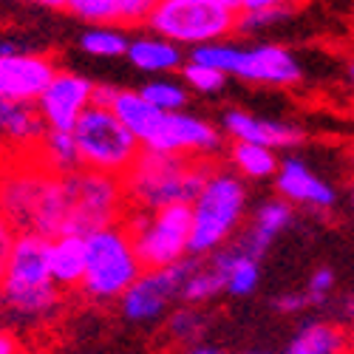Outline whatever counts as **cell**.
I'll return each instance as SVG.
<instances>
[{
	"label": "cell",
	"mask_w": 354,
	"mask_h": 354,
	"mask_svg": "<svg viewBox=\"0 0 354 354\" xmlns=\"http://www.w3.org/2000/svg\"><path fill=\"white\" fill-rule=\"evenodd\" d=\"M0 210L17 232H40L54 239L63 232L66 221L63 176L43 167L35 153L15 159L0 170Z\"/></svg>",
	"instance_id": "obj_1"
},
{
	"label": "cell",
	"mask_w": 354,
	"mask_h": 354,
	"mask_svg": "<svg viewBox=\"0 0 354 354\" xmlns=\"http://www.w3.org/2000/svg\"><path fill=\"white\" fill-rule=\"evenodd\" d=\"M216 159H193L142 147L133 165L122 173L131 210H159L167 204H190L213 173Z\"/></svg>",
	"instance_id": "obj_2"
},
{
	"label": "cell",
	"mask_w": 354,
	"mask_h": 354,
	"mask_svg": "<svg viewBox=\"0 0 354 354\" xmlns=\"http://www.w3.org/2000/svg\"><path fill=\"white\" fill-rule=\"evenodd\" d=\"M9 309L28 323L46 320L60 306V286L48 270V239L40 232H17L0 281Z\"/></svg>",
	"instance_id": "obj_3"
},
{
	"label": "cell",
	"mask_w": 354,
	"mask_h": 354,
	"mask_svg": "<svg viewBox=\"0 0 354 354\" xmlns=\"http://www.w3.org/2000/svg\"><path fill=\"white\" fill-rule=\"evenodd\" d=\"M247 187L239 173L221 165L190 201V255H210L221 250L244 221Z\"/></svg>",
	"instance_id": "obj_4"
},
{
	"label": "cell",
	"mask_w": 354,
	"mask_h": 354,
	"mask_svg": "<svg viewBox=\"0 0 354 354\" xmlns=\"http://www.w3.org/2000/svg\"><path fill=\"white\" fill-rule=\"evenodd\" d=\"M142 270L145 267L122 221L85 232V275L80 289L91 301L122 298V292L136 281Z\"/></svg>",
	"instance_id": "obj_5"
},
{
	"label": "cell",
	"mask_w": 354,
	"mask_h": 354,
	"mask_svg": "<svg viewBox=\"0 0 354 354\" xmlns=\"http://www.w3.org/2000/svg\"><path fill=\"white\" fill-rule=\"evenodd\" d=\"M187 60L207 63L227 77H239L244 82L255 85H272V88H289L301 82L304 71L295 54L278 43H258V46H235L230 40L204 43L190 51Z\"/></svg>",
	"instance_id": "obj_6"
},
{
	"label": "cell",
	"mask_w": 354,
	"mask_h": 354,
	"mask_svg": "<svg viewBox=\"0 0 354 354\" xmlns=\"http://www.w3.org/2000/svg\"><path fill=\"white\" fill-rule=\"evenodd\" d=\"M66 221L63 232H91L108 224H120L128 216V198L122 176L77 167L63 176Z\"/></svg>",
	"instance_id": "obj_7"
},
{
	"label": "cell",
	"mask_w": 354,
	"mask_h": 354,
	"mask_svg": "<svg viewBox=\"0 0 354 354\" xmlns=\"http://www.w3.org/2000/svg\"><path fill=\"white\" fill-rule=\"evenodd\" d=\"M145 26L176 46L196 48L230 40L239 32V9H230L218 0H156Z\"/></svg>",
	"instance_id": "obj_8"
},
{
	"label": "cell",
	"mask_w": 354,
	"mask_h": 354,
	"mask_svg": "<svg viewBox=\"0 0 354 354\" xmlns=\"http://www.w3.org/2000/svg\"><path fill=\"white\" fill-rule=\"evenodd\" d=\"M71 133L77 142L80 167H88V170L122 176L142 151V142L105 105L85 108V113L77 120Z\"/></svg>",
	"instance_id": "obj_9"
},
{
	"label": "cell",
	"mask_w": 354,
	"mask_h": 354,
	"mask_svg": "<svg viewBox=\"0 0 354 354\" xmlns=\"http://www.w3.org/2000/svg\"><path fill=\"white\" fill-rule=\"evenodd\" d=\"M122 224L145 270L170 267L190 255V204H167L159 210H128Z\"/></svg>",
	"instance_id": "obj_10"
},
{
	"label": "cell",
	"mask_w": 354,
	"mask_h": 354,
	"mask_svg": "<svg viewBox=\"0 0 354 354\" xmlns=\"http://www.w3.org/2000/svg\"><path fill=\"white\" fill-rule=\"evenodd\" d=\"M198 255H187L182 261L170 263V267H156V270H142L136 281L122 292V315L133 323H153L159 320L167 306L182 298V286L196 267Z\"/></svg>",
	"instance_id": "obj_11"
},
{
	"label": "cell",
	"mask_w": 354,
	"mask_h": 354,
	"mask_svg": "<svg viewBox=\"0 0 354 354\" xmlns=\"http://www.w3.org/2000/svg\"><path fill=\"white\" fill-rule=\"evenodd\" d=\"M142 147L193 159H216L221 153V131L187 111H170L162 113V120L142 142Z\"/></svg>",
	"instance_id": "obj_12"
},
{
	"label": "cell",
	"mask_w": 354,
	"mask_h": 354,
	"mask_svg": "<svg viewBox=\"0 0 354 354\" xmlns=\"http://www.w3.org/2000/svg\"><path fill=\"white\" fill-rule=\"evenodd\" d=\"M94 80H88L77 71L57 68L46 91L37 97V111L48 131H71L85 108L94 105Z\"/></svg>",
	"instance_id": "obj_13"
},
{
	"label": "cell",
	"mask_w": 354,
	"mask_h": 354,
	"mask_svg": "<svg viewBox=\"0 0 354 354\" xmlns=\"http://www.w3.org/2000/svg\"><path fill=\"white\" fill-rule=\"evenodd\" d=\"M54 71L57 66L48 54H35L26 48L0 51V97L37 102Z\"/></svg>",
	"instance_id": "obj_14"
},
{
	"label": "cell",
	"mask_w": 354,
	"mask_h": 354,
	"mask_svg": "<svg viewBox=\"0 0 354 354\" xmlns=\"http://www.w3.org/2000/svg\"><path fill=\"white\" fill-rule=\"evenodd\" d=\"M46 131L48 128L35 102L0 97V151H9L15 159L32 156Z\"/></svg>",
	"instance_id": "obj_15"
},
{
	"label": "cell",
	"mask_w": 354,
	"mask_h": 354,
	"mask_svg": "<svg viewBox=\"0 0 354 354\" xmlns=\"http://www.w3.org/2000/svg\"><path fill=\"white\" fill-rule=\"evenodd\" d=\"M221 128L227 131V136H232V142H255V145H267V147H292L304 139L298 125L289 122H275V120H261L247 111L230 108L221 116Z\"/></svg>",
	"instance_id": "obj_16"
},
{
	"label": "cell",
	"mask_w": 354,
	"mask_h": 354,
	"mask_svg": "<svg viewBox=\"0 0 354 354\" xmlns=\"http://www.w3.org/2000/svg\"><path fill=\"white\" fill-rule=\"evenodd\" d=\"M275 187H278L281 198H286L289 204H301V207L326 210V207H332V204H335L332 185H326L320 176H315L298 159H286V162L278 165Z\"/></svg>",
	"instance_id": "obj_17"
},
{
	"label": "cell",
	"mask_w": 354,
	"mask_h": 354,
	"mask_svg": "<svg viewBox=\"0 0 354 354\" xmlns=\"http://www.w3.org/2000/svg\"><path fill=\"white\" fill-rule=\"evenodd\" d=\"M125 60H128L136 71H145V74H151V77H159V74L182 71L185 54H182V46H176L173 40H167V37L151 32V35H136V37H131L128 51H125Z\"/></svg>",
	"instance_id": "obj_18"
},
{
	"label": "cell",
	"mask_w": 354,
	"mask_h": 354,
	"mask_svg": "<svg viewBox=\"0 0 354 354\" xmlns=\"http://www.w3.org/2000/svg\"><path fill=\"white\" fill-rule=\"evenodd\" d=\"M48 270L60 289H80L85 275V235L60 232L48 239Z\"/></svg>",
	"instance_id": "obj_19"
},
{
	"label": "cell",
	"mask_w": 354,
	"mask_h": 354,
	"mask_svg": "<svg viewBox=\"0 0 354 354\" xmlns=\"http://www.w3.org/2000/svg\"><path fill=\"white\" fill-rule=\"evenodd\" d=\"M292 221V204L286 198H272V201H263L258 213H255V221L252 227L244 232V239L239 241V250L258 258L270 250L272 239Z\"/></svg>",
	"instance_id": "obj_20"
},
{
	"label": "cell",
	"mask_w": 354,
	"mask_h": 354,
	"mask_svg": "<svg viewBox=\"0 0 354 354\" xmlns=\"http://www.w3.org/2000/svg\"><path fill=\"white\" fill-rule=\"evenodd\" d=\"M221 292H227V272H224V255L221 250L210 252V255H198L196 267L190 270L185 286H182V298L185 304H207L213 298H218Z\"/></svg>",
	"instance_id": "obj_21"
},
{
	"label": "cell",
	"mask_w": 354,
	"mask_h": 354,
	"mask_svg": "<svg viewBox=\"0 0 354 354\" xmlns=\"http://www.w3.org/2000/svg\"><path fill=\"white\" fill-rule=\"evenodd\" d=\"M108 108H111L116 116H120V122H122L139 142H145L147 136H151V131L156 128V122L162 120V113H165V111H159L156 105L147 102L139 91H128V88H116V94H113V100H111Z\"/></svg>",
	"instance_id": "obj_22"
},
{
	"label": "cell",
	"mask_w": 354,
	"mask_h": 354,
	"mask_svg": "<svg viewBox=\"0 0 354 354\" xmlns=\"http://www.w3.org/2000/svg\"><path fill=\"white\" fill-rule=\"evenodd\" d=\"M230 162L241 179H272L278 173V156L275 147L255 145V142H235L230 151Z\"/></svg>",
	"instance_id": "obj_23"
},
{
	"label": "cell",
	"mask_w": 354,
	"mask_h": 354,
	"mask_svg": "<svg viewBox=\"0 0 354 354\" xmlns=\"http://www.w3.org/2000/svg\"><path fill=\"white\" fill-rule=\"evenodd\" d=\"M128 43L131 35L120 23H88V28L80 35V48L91 57H102V60L125 57Z\"/></svg>",
	"instance_id": "obj_24"
},
{
	"label": "cell",
	"mask_w": 354,
	"mask_h": 354,
	"mask_svg": "<svg viewBox=\"0 0 354 354\" xmlns=\"http://www.w3.org/2000/svg\"><path fill=\"white\" fill-rule=\"evenodd\" d=\"M35 159L48 167L57 176H66L80 167V153H77V142L71 131H46L43 142L37 145Z\"/></svg>",
	"instance_id": "obj_25"
},
{
	"label": "cell",
	"mask_w": 354,
	"mask_h": 354,
	"mask_svg": "<svg viewBox=\"0 0 354 354\" xmlns=\"http://www.w3.org/2000/svg\"><path fill=\"white\" fill-rule=\"evenodd\" d=\"M286 354H346V332L335 323H306L292 337Z\"/></svg>",
	"instance_id": "obj_26"
},
{
	"label": "cell",
	"mask_w": 354,
	"mask_h": 354,
	"mask_svg": "<svg viewBox=\"0 0 354 354\" xmlns=\"http://www.w3.org/2000/svg\"><path fill=\"white\" fill-rule=\"evenodd\" d=\"M221 255H224V272H227V295L244 298V295H250L258 286V275H261L258 258L241 252L239 247H232V250L221 247Z\"/></svg>",
	"instance_id": "obj_27"
},
{
	"label": "cell",
	"mask_w": 354,
	"mask_h": 354,
	"mask_svg": "<svg viewBox=\"0 0 354 354\" xmlns=\"http://www.w3.org/2000/svg\"><path fill=\"white\" fill-rule=\"evenodd\" d=\"M139 94L151 105H156L159 111L170 113V111H185V105L190 100V88L185 82H179V80L167 77V74H159L153 80H147L139 88Z\"/></svg>",
	"instance_id": "obj_28"
},
{
	"label": "cell",
	"mask_w": 354,
	"mask_h": 354,
	"mask_svg": "<svg viewBox=\"0 0 354 354\" xmlns=\"http://www.w3.org/2000/svg\"><path fill=\"white\" fill-rule=\"evenodd\" d=\"M182 82L196 94H218L224 91L227 85V74L207 66V63H196V60H187L182 66Z\"/></svg>",
	"instance_id": "obj_29"
},
{
	"label": "cell",
	"mask_w": 354,
	"mask_h": 354,
	"mask_svg": "<svg viewBox=\"0 0 354 354\" xmlns=\"http://www.w3.org/2000/svg\"><path fill=\"white\" fill-rule=\"evenodd\" d=\"M207 329V317H204L198 309H193V304H187L185 309H176L167 317V335L179 343H193L204 335Z\"/></svg>",
	"instance_id": "obj_30"
},
{
	"label": "cell",
	"mask_w": 354,
	"mask_h": 354,
	"mask_svg": "<svg viewBox=\"0 0 354 354\" xmlns=\"http://www.w3.org/2000/svg\"><path fill=\"white\" fill-rule=\"evenodd\" d=\"M63 9L82 23H120L116 0H63Z\"/></svg>",
	"instance_id": "obj_31"
},
{
	"label": "cell",
	"mask_w": 354,
	"mask_h": 354,
	"mask_svg": "<svg viewBox=\"0 0 354 354\" xmlns=\"http://www.w3.org/2000/svg\"><path fill=\"white\" fill-rule=\"evenodd\" d=\"M295 15L292 6H275V9H247V12H239V32L244 35H261L267 28L289 20Z\"/></svg>",
	"instance_id": "obj_32"
},
{
	"label": "cell",
	"mask_w": 354,
	"mask_h": 354,
	"mask_svg": "<svg viewBox=\"0 0 354 354\" xmlns=\"http://www.w3.org/2000/svg\"><path fill=\"white\" fill-rule=\"evenodd\" d=\"M156 0H116V12H120V26H139L147 20Z\"/></svg>",
	"instance_id": "obj_33"
},
{
	"label": "cell",
	"mask_w": 354,
	"mask_h": 354,
	"mask_svg": "<svg viewBox=\"0 0 354 354\" xmlns=\"http://www.w3.org/2000/svg\"><path fill=\"white\" fill-rule=\"evenodd\" d=\"M335 289V272L332 270H326V267H320V270H315L312 272V278H309V286H306V295H309V304L315 306H320V304H326V298H329V292Z\"/></svg>",
	"instance_id": "obj_34"
},
{
	"label": "cell",
	"mask_w": 354,
	"mask_h": 354,
	"mask_svg": "<svg viewBox=\"0 0 354 354\" xmlns=\"http://www.w3.org/2000/svg\"><path fill=\"white\" fill-rule=\"evenodd\" d=\"M15 235H17V230L12 227V221L6 218V213L0 210V281H3V270H6L12 244H15Z\"/></svg>",
	"instance_id": "obj_35"
},
{
	"label": "cell",
	"mask_w": 354,
	"mask_h": 354,
	"mask_svg": "<svg viewBox=\"0 0 354 354\" xmlns=\"http://www.w3.org/2000/svg\"><path fill=\"white\" fill-rule=\"evenodd\" d=\"M275 306H278V312H301V309H306V306H312L309 304V295L306 292H289V295H281V298L275 301Z\"/></svg>",
	"instance_id": "obj_36"
},
{
	"label": "cell",
	"mask_w": 354,
	"mask_h": 354,
	"mask_svg": "<svg viewBox=\"0 0 354 354\" xmlns=\"http://www.w3.org/2000/svg\"><path fill=\"white\" fill-rule=\"evenodd\" d=\"M301 0H241L239 3V12H247V9H275V6H298Z\"/></svg>",
	"instance_id": "obj_37"
},
{
	"label": "cell",
	"mask_w": 354,
	"mask_h": 354,
	"mask_svg": "<svg viewBox=\"0 0 354 354\" xmlns=\"http://www.w3.org/2000/svg\"><path fill=\"white\" fill-rule=\"evenodd\" d=\"M113 94H116V88L113 85H108V82H97L94 85V105H111V100H113Z\"/></svg>",
	"instance_id": "obj_38"
},
{
	"label": "cell",
	"mask_w": 354,
	"mask_h": 354,
	"mask_svg": "<svg viewBox=\"0 0 354 354\" xmlns=\"http://www.w3.org/2000/svg\"><path fill=\"white\" fill-rule=\"evenodd\" d=\"M0 354H23V346L12 332H0Z\"/></svg>",
	"instance_id": "obj_39"
},
{
	"label": "cell",
	"mask_w": 354,
	"mask_h": 354,
	"mask_svg": "<svg viewBox=\"0 0 354 354\" xmlns=\"http://www.w3.org/2000/svg\"><path fill=\"white\" fill-rule=\"evenodd\" d=\"M15 3H28V6H43V9H63V0H15Z\"/></svg>",
	"instance_id": "obj_40"
},
{
	"label": "cell",
	"mask_w": 354,
	"mask_h": 354,
	"mask_svg": "<svg viewBox=\"0 0 354 354\" xmlns=\"http://www.w3.org/2000/svg\"><path fill=\"white\" fill-rule=\"evenodd\" d=\"M187 354H224V351H218V348H210V346H196V348H190Z\"/></svg>",
	"instance_id": "obj_41"
},
{
	"label": "cell",
	"mask_w": 354,
	"mask_h": 354,
	"mask_svg": "<svg viewBox=\"0 0 354 354\" xmlns=\"http://www.w3.org/2000/svg\"><path fill=\"white\" fill-rule=\"evenodd\" d=\"M346 354H354V329L346 335Z\"/></svg>",
	"instance_id": "obj_42"
},
{
	"label": "cell",
	"mask_w": 354,
	"mask_h": 354,
	"mask_svg": "<svg viewBox=\"0 0 354 354\" xmlns=\"http://www.w3.org/2000/svg\"><path fill=\"white\" fill-rule=\"evenodd\" d=\"M218 3H224V6H230V9H239L241 0H218Z\"/></svg>",
	"instance_id": "obj_43"
},
{
	"label": "cell",
	"mask_w": 354,
	"mask_h": 354,
	"mask_svg": "<svg viewBox=\"0 0 354 354\" xmlns=\"http://www.w3.org/2000/svg\"><path fill=\"white\" fill-rule=\"evenodd\" d=\"M348 80H351V85H354V60H351V66H348Z\"/></svg>",
	"instance_id": "obj_44"
},
{
	"label": "cell",
	"mask_w": 354,
	"mask_h": 354,
	"mask_svg": "<svg viewBox=\"0 0 354 354\" xmlns=\"http://www.w3.org/2000/svg\"><path fill=\"white\" fill-rule=\"evenodd\" d=\"M247 354H267V351H247Z\"/></svg>",
	"instance_id": "obj_45"
},
{
	"label": "cell",
	"mask_w": 354,
	"mask_h": 354,
	"mask_svg": "<svg viewBox=\"0 0 354 354\" xmlns=\"http://www.w3.org/2000/svg\"><path fill=\"white\" fill-rule=\"evenodd\" d=\"M351 204H354V187H351Z\"/></svg>",
	"instance_id": "obj_46"
}]
</instances>
